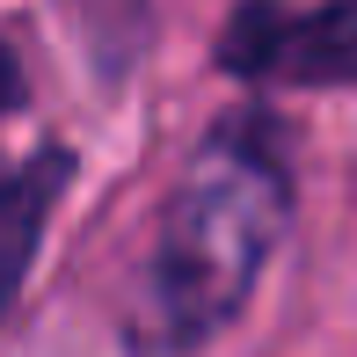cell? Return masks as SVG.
I'll list each match as a JSON object with an SVG mask.
<instances>
[{
	"label": "cell",
	"mask_w": 357,
	"mask_h": 357,
	"mask_svg": "<svg viewBox=\"0 0 357 357\" xmlns=\"http://www.w3.org/2000/svg\"><path fill=\"white\" fill-rule=\"evenodd\" d=\"M291 226V139L270 109H226L168 190L146 255V335L197 350L248 306Z\"/></svg>",
	"instance_id": "6da1fadb"
},
{
	"label": "cell",
	"mask_w": 357,
	"mask_h": 357,
	"mask_svg": "<svg viewBox=\"0 0 357 357\" xmlns=\"http://www.w3.org/2000/svg\"><path fill=\"white\" fill-rule=\"evenodd\" d=\"M15 95H22V73H15V52L0 44V109H15Z\"/></svg>",
	"instance_id": "277c9868"
},
{
	"label": "cell",
	"mask_w": 357,
	"mask_h": 357,
	"mask_svg": "<svg viewBox=\"0 0 357 357\" xmlns=\"http://www.w3.org/2000/svg\"><path fill=\"white\" fill-rule=\"evenodd\" d=\"M219 66L248 88H350L357 80V0H241L219 29Z\"/></svg>",
	"instance_id": "7a4b0ae2"
},
{
	"label": "cell",
	"mask_w": 357,
	"mask_h": 357,
	"mask_svg": "<svg viewBox=\"0 0 357 357\" xmlns=\"http://www.w3.org/2000/svg\"><path fill=\"white\" fill-rule=\"evenodd\" d=\"M66 183H73V153L66 146H44L22 168L0 175V321L22 299V278H29V263H37V248H44V226H52Z\"/></svg>",
	"instance_id": "3957f363"
}]
</instances>
